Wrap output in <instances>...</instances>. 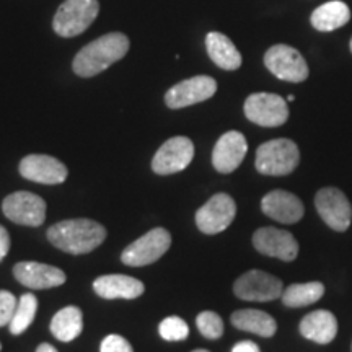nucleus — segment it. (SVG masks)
<instances>
[{
    "label": "nucleus",
    "instance_id": "7ed1b4c3",
    "mask_svg": "<svg viewBox=\"0 0 352 352\" xmlns=\"http://www.w3.org/2000/svg\"><path fill=\"white\" fill-rule=\"evenodd\" d=\"M300 162L297 144L290 139H274L258 147L254 166L259 173L284 176L292 173Z\"/></svg>",
    "mask_w": 352,
    "mask_h": 352
},
{
    "label": "nucleus",
    "instance_id": "f257e3e1",
    "mask_svg": "<svg viewBox=\"0 0 352 352\" xmlns=\"http://www.w3.org/2000/svg\"><path fill=\"white\" fill-rule=\"evenodd\" d=\"M107 239V228L90 219H72L57 222L47 230V240L56 248L70 254L94 252Z\"/></svg>",
    "mask_w": 352,
    "mask_h": 352
},
{
    "label": "nucleus",
    "instance_id": "9b49d317",
    "mask_svg": "<svg viewBox=\"0 0 352 352\" xmlns=\"http://www.w3.org/2000/svg\"><path fill=\"white\" fill-rule=\"evenodd\" d=\"M315 206L320 217L336 232H346L352 222V206L338 188H323L316 192Z\"/></svg>",
    "mask_w": 352,
    "mask_h": 352
},
{
    "label": "nucleus",
    "instance_id": "6ab92c4d",
    "mask_svg": "<svg viewBox=\"0 0 352 352\" xmlns=\"http://www.w3.org/2000/svg\"><path fill=\"white\" fill-rule=\"evenodd\" d=\"M94 290L101 298L114 300V298H139L144 294V284L139 279L126 274H107L95 279Z\"/></svg>",
    "mask_w": 352,
    "mask_h": 352
},
{
    "label": "nucleus",
    "instance_id": "f3484780",
    "mask_svg": "<svg viewBox=\"0 0 352 352\" xmlns=\"http://www.w3.org/2000/svg\"><path fill=\"white\" fill-rule=\"evenodd\" d=\"M248 152V142L239 131H228L215 144L212 151V165L219 173H232L243 162Z\"/></svg>",
    "mask_w": 352,
    "mask_h": 352
},
{
    "label": "nucleus",
    "instance_id": "72a5a7b5",
    "mask_svg": "<svg viewBox=\"0 0 352 352\" xmlns=\"http://www.w3.org/2000/svg\"><path fill=\"white\" fill-rule=\"evenodd\" d=\"M294 100H296V96H294V95H289L287 96V101H294Z\"/></svg>",
    "mask_w": 352,
    "mask_h": 352
},
{
    "label": "nucleus",
    "instance_id": "f03ea898",
    "mask_svg": "<svg viewBox=\"0 0 352 352\" xmlns=\"http://www.w3.org/2000/svg\"><path fill=\"white\" fill-rule=\"evenodd\" d=\"M129 51V38L122 33H108L87 44L74 59V72L80 77H94L107 70Z\"/></svg>",
    "mask_w": 352,
    "mask_h": 352
},
{
    "label": "nucleus",
    "instance_id": "c9c22d12",
    "mask_svg": "<svg viewBox=\"0 0 352 352\" xmlns=\"http://www.w3.org/2000/svg\"><path fill=\"white\" fill-rule=\"evenodd\" d=\"M349 47H351V52H352V38H351V44H349Z\"/></svg>",
    "mask_w": 352,
    "mask_h": 352
},
{
    "label": "nucleus",
    "instance_id": "f8f14e48",
    "mask_svg": "<svg viewBox=\"0 0 352 352\" xmlns=\"http://www.w3.org/2000/svg\"><path fill=\"white\" fill-rule=\"evenodd\" d=\"M195 157V144L191 139L178 135L162 144L152 160V170L157 175H173L186 168Z\"/></svg>",
    "mask_w": 352,
    "mask_h": 352
},
{
    "label": "nucleus",
    "instance_id": "5701e85b",
    "mask_svg": "<svg viewBox=\"0 0 352 352\" xmlns=\"http://www.w3.org/2000/svg\"><path fill=\"white\" fill-rule=\"evenodd\" d=\"M351 20V8L342 0H331L323 3L310 16L311 26L318 32H334L342 28Z\"/></svg>",
    "mask_w": 352,
    "mask_h": 352
},
{
    "label": "nucleus",
    "instance_id": "393cba45",
    "mask_svg": "<svg viewBox=\"0 0 352 352\" xmlns=\"http://www.w3.org/2000/svg\"><path fill=\"white\" fill-rule=\"evenodd\" d=\"M324 294V285L321 283L292 284L283 292V303L285 307L298 308L318 302Z\"/></svg>",
    "mask_w": 352,
    "mask_h": 352
},
{
    "label": "nucleus",
    "instance_id": "ddd939ff",
    "mask_svg": "<svg viewBox=\"0 0 352 352\" xmlns=\"http://www.w3.org/2000/svg\"><path fill=\"white\" fill-rule=\"evenodd\" d=\"M217 91V82L209 76H197L176 83L165 95L166 107L179 109L212 98Z\"/></svg>",
    "mask_w": 352,
    "mask_h": 352
},
{
    "label": "nucleus",
    "instance_id": "412c9836",
    "mask_svg": "<svg viewBox=\"0 0 352 352\" xmlns=\"http://www.w3.org/2000/svg\"><path fill=\"white\" fill-rule=\"evenodd\" d=\"M208 54L215 65L223 70H236L241 65V54L232 39L226 34L212 32L206 36Z\"/></svg>",
    "mask_w": 352,
    "mask_h": 352
},
{
    "label": "nucleus",
    "instance_id": "1a4fd4ad",
    "mask_svg": "<svg viewBox=\"0 0 352 352\" xmlns=\"http://www.w3.org/2000/svg\"><path fill=\"white\" fill-rule=\"evenodd\" d=\"M6 217L19 226L39 227L46 219V202L41 196L28 191H16L2 202Z\"/></svg>",
    "mask_w": 352,
    "mask_h": 352
},
{
    "label": "nucleus",
    "instance_id": "b1692460",
    "mask_svg": "<svg viewBox=\"0 0 352 352\" xmlns=\"http://www.w3.org/2000/svg\"><path fill=\"white\" fill-rule=\"evenodd\" d=\"M83 329V315L77 307H65L52 316L51 333L56 340L70 342L80 336Z\"/></svg>",
    "mask_w": 352,
    "mask_h": 352
},
{
    "label": "nucleus",
    "instance_id": "c756f323",
    "mask_svg": "<svg viewBox=\"0 0 352 352\" xmlns=\"http://www.w3.org/2000/svg\"><path fill=\"white\" fill-rule=\"evenodd\" d=\"M100 352H134L131 342L120 334H109L101 341Z\"/></svg>",
    "mask_w": 352,
    "mask_h": 352
},
{
    "label": "nucleus",
    "instance_id": "4be33fe9",
    "mask_svg": "<svg viewBox=\"0 0 352 352\" xmlns=\"http://www.w3.org/2000/svg\"><path fill=\"white\" fill-rule=\"evenodd\" d=\"M232 324L241 331L258 334L261 338H272L277 331V323L270 314L254 308L239 310L232 315Z\"/></svg>",
    "mask_w": 352,
    "mask_h": 352
},
{
    "label": "nucleus",
    "instance_id": "2f4dec72",
    "mask_svg": "<svg viewBox=\"0 0 352 352\" xmlns=\"http://www.w3.org/2000/svg\"><path fill=\"white\" fill-rule=\"evenodd\" d=\"M232 352H261L256 342L253 341H240L239 344L233 346Z\"/></svg>",
    "mask_w": 352,
    "mask_h": 352
},
{
    "label": "nucleus",
    "instance_id": "aec40b11",
    "mask_svg": "<svg viewBox=\"0 0 352 352\" xmlns=\"http://www.w3.org/2000/svg\"><path fill=\"white\" fill-rule=\"evenodd\" d=\"M298 329L307 340L318 344H329L338 334V320L331 311L315 310L303 316Z\"/></svg>",
    "mask_w": 352,
    "mask_h": 352
},
{
    "label": "nucleus",
    "instance_id": "4468645a",
    "mask_svg": "<svg viewBox=\"0 0 352 352\" xmlns=\"http://www.w3.org/2000/svg\"><path fill=\"white\" fill-rule=\"evenodd\" d=\"M253 245L264 256L277 258L280 261H294L298 254V243L292 233L274 227H264L254 232Z\"/></svg>",
    "mask_w": 352,
    "mask_h": 352
},
{
    "label": "nucleus",
    "instance_id": "9d476101",
    "mask_svg": "<svg viewBox=\"0 0 352 352\" xmlns=\"http://www.w3.org/2000/svg\"><path fill=\"white\" fill-rule=\"evenodd\" d=\"M236 215V204L226 192L210 197L196 212V226L206 235L227 230Z\"/></svg>",
    "mask_w": 352,
    "mask_h": 352
},
{
    "label": "nucleus",
    "instance_id": "20e7f679",
    "mask_svg": "<svg viewBox=\"0 0 352 352\" xmlns=\"http://www.w3.org/2000/svg\"><path fill=\"white\" fill-rule=\"evenodd\" d=\"M100 13L98 0H65L57 8L52 28L63 38L82 34Z\"/></svg>",
    "mask_w": 352,
    "mask_h": 352
},
{
    "label": "nucleus",
    "instance_id": "e433bc0d",
    "mask_svg": "<svg viewBox=\"0 0 352 352\" xmlns=\"http://www.w3.org/2000/svg\"><path fill=\"white\" fill-rule=\"evenodd\" d=\"M0 349H2V346H0Z\"/></svg>",
    "mask_w": 352,
    "mask_h": 352
},
{
    "label": "nucleus",
    "instance_id": "473e14b6",
    "mask_svg": "<svg viewBox=\"0 0 352 352\" xmlns=\"http://www.w3.org/2000/svg\"><path fill=\"white\" fill-rule=\"evenodd\" d=\"M36 352H57V349H56L54 346L47 344V342H43V344H39V346H38Z\"/></svg>",
    "mask_w": 352,
    "mask_h": 352
},
{
    "label": "nucleus",
    "instance_id": "cd10ccee",
    "mask_svg": "<svg viewBox=\"0 0 352 352\" xmlns=\"http://www.w3.org/2000/svg\"><path fill=\"white\" fill-rule=\"evenodd\" d=\"M158 333L165 341H184L189 334V327L186 321L179 316H168L160 323Z\"/></svg>",
    "mask_w": 352,
    "mask_h": 352
},
{
    "label": "nucleus",
    "instance_id": "6e6552de",
    "mask_svg": "<svg viewBox=\"0 0 352 352\" xmlns=\"http://www.w3.org/2000/svg\"><path fill=\"white\" fill-rule=\"evenodd\" d=\"M245 116L263 127L283 126L289 120L287 101L276 94H253L245 101Z\"/></svg>",
    "mask_w": 352,
    "mask_h": 352
},
{
    "label": "nucleus",
    "instance_id": "2eb2a0df",
    "mask_svg": "<svg viewBox=\"0 0 352 352\" xmlns=\"http://www.w3.org/2000/svg\"><path fill=\"white\" fill-rule=\"evenodd\" d=\"M20 173L30 182L41 184H60L67 179V166L51 155H26L20 162Z\"/></svg>",
    "mask_w": 352,
    "mask_h": 352
},
{
    "label": "nucleus",
    "instance_id": "a211bd4d",
    "mask_svg": "<svg viewBox=\"0 0 352 352\" xmlns=\"http://www.w3.org/2000/svg\"><path fill=\"white\" fill-rule=\"evenodd\" d=\"M261 209L267 217L283 223H296L303 217V202L296 195L283 189L267 192L261 201Z\"/></svg>",
    "mask_w": 352,
    "mask_h": 352
},
{
    "label": "nucleus",
    "instance_id": "0eeeda50",
    "mask_svg": "<svg viewBox=\"0 0 352 352\" xmlns=\"http://www.w3.org/2000/svg\"><path fill=\"white\" fill-rule=\"evenodd\" d=\"M233 292L241 300L270 302L283 297L284 287L280 279L259 270L245 272L233 284Z\"/></svg>",
    "mask_w": 352,
    "mask_h": 352
},
{
    "label": "nucleus",
    "instance_id": "dca6fc26",
    "mask_svg": "<svg viewBox=\"0 0 352 352\" xmlns=\"http://www.w3.org/2000/svg\"><path fill=\"white\" fill-rule=\"evenodd\" d=\"M13 276L20 284L28 289H52L59 287L65 283V272L51 264L36 261H21L13 267Z\"/></svg>",
    "mask_w": 352,
    "mask_h": 352
},
{
    "label": "nucleus",
    "instance_id": "423d86ee",
    "mask_svg": "<svg viewBox=\"0 0 352 352\" xmlns=\"http://www.w3.org/2000/svg\"><path fill=\"white\" fill-rule=\"evenodd\" d=\"M171 246V235L168 230L158 227L147 232L131 243L121 254V261L127 266H147L155 263L168 252Z\"/></svg>",
    "mask_w": 352,
    "mask_h": 352
},
{
    "label": "nucleus",
    "instance_id": "f704fd0d",
    "mask_svg": "<svg viewBox=\"0 0 352 352\" xmlns=\"http://www.w3.org/2000/svg\"><path fill=\"white\" fill-rule=\"evenodd\" d=\"M192 352H209V351H206V349H196V351H192Z\"/></svg>",
    "mask_w": 352,
    "mask_h": 352
},
{
    "label": "nucleus",
    "instance_id": "a878e982",
    "mask_svg": "<svg viewBox=\"0 0 352 352\" xmlns=\"http://www.w3.org/2000/svg\"><path fill=\"white\" fill-rule=\"evenodd\" d=\"M38 310V298L33 296V294H25V296L20 297L19 303H16L15 314H13V318L8 324L12 334H21L25 333L26 329L30 328V324L33 323L34 316H36Z\"/></svg>",
    "mask_w": 352,
    "mask_h": 352
},
{
    "label": "nucleus",
    "instance_id": "39448f33",
    "mask_svg": "<svg viewBox=\"0 0 352 352\" xmlns=\"http://www.w3.org/2000/svg\"><path fill=\"white\" fill-rule=\"evenodd\" d=\"M264 65L277 78L285 82L300 83L308 78V65L296 47L287 44H276L264 54Z\"/></svg>",
    "mask_w": 352,
    "mask_h": 352
},
{
    "label": "nucleus",
    "instance_id": "bb28decb",
    "mask_svg": "<svg viewBox=\"0 0 352 352\" xmlns=\"http://www.w3.org/2000/svg\"><path fill=\"white\" fill-rule=\"evenodd\" d=\"M196 324L199 333L208 340H219L223 334V321L215 311H202L197 315Z\"/></svg>",
    "mask_w": 352,
    "mask_h": 352
},
{
    "label": "nucleus",
    "instance_id": "c85d7f7f",
    "mask_svg": "<svg viewBox=\"0 0 352 352\" xmlns=\"http://www.w3.org/2000/svg\"><path fill=\"white\" fill-rule=\"evenodd\" d=\"M16 297L8 290H0V328L10 324L16 308Z\"/></svg>",
    "mask_w": 352,
    "mask_h": 352
},
{
    "label": "nucleus",
    "instance_id": "7c9ffc66",
    "mask_svg": "<svg viewBox=\"0 0 352 352\" xmlns=\"http://www.w3.org/2000/svg\"><path fill=\"white\" fill-rule=\"evenodd\" d=\"M10 250V235L6 230V227L0 226V261L8 254Z\"/></svg>",
    "mask_w": 352,
    "mask_h": 352
}]
</instances>
